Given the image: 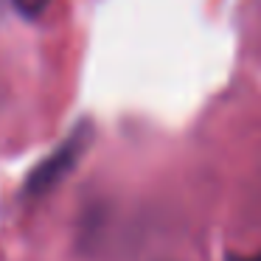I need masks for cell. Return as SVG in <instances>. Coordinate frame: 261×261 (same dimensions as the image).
Wrapping results in <instances>:
<instances>
[{
	"label": "cell",
	"instance_id": "cell-3",
	"mask_svg": "<svg viewBox=\"0 0 261 261\" xmlns=\"http://www.w3.org/2000/svg\"><path fill=\"white\" fill-rule=\"evenodd\" d=\"M227 261H261V250L250 255H227Z\"/></svg>",
	"mask_w": 261,
	"mask_h": 261
},
{
	"label": "cell",
	"instance_id": "cell-1",
	"mask_svg": "<svg viewBox=\"0 0 261 261\" xmlns=\"http://www.w3.org/2000/svg\"><path fill=\"white\" fill-rule=\"evenodd\" d=\"M90 135L93 132H90L87 124L76 126V129L70 132V135L65 138V141L59 143V146L54 149V152L48 154L34 171H31L29 182H25V194L42 197V194L51 191L54 186H59V182L76 169V163L82 160V154L87 152V146H90Z\"/></svg>",
	"mask_w": 261,
	"mask_h": 261
},
{
	"label": "cell",
	"instance_id": "cell-2",
	"mask_svg": "<svg viewBox=\"0 0 261 261\" xmlns=\"http://www.w3.org/2000/svg\"><path fill=\"white\" fill-rule=\"evenodd\" d=\"M48 3L51 0H14V6H17V12H23V17H40Z\"/></svg>",
	"mask_w": 261,
	"mask_h": 261
}]
</instances>
